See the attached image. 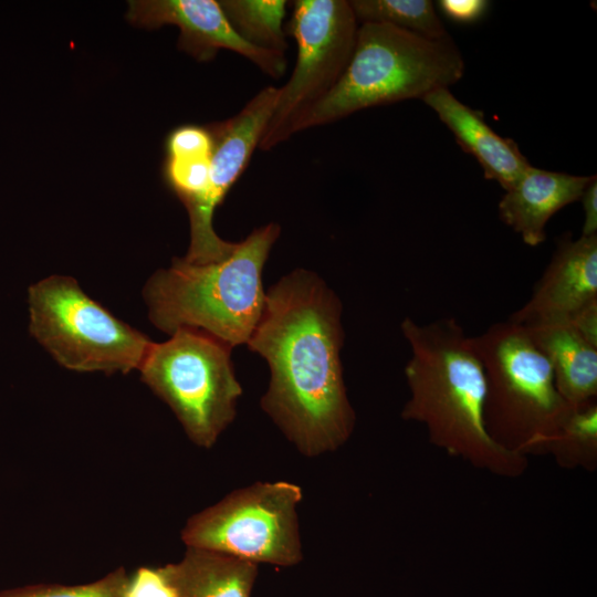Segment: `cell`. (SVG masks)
<instances>
[{
    "label": "cell",
    "instance_id": "1",
    "mask_svg": "<svg viewBox=\"0 0 597 597\" xmlns=\"http://www.w3.org/2000/svg\"><path fill=\"white\" fill-rule=\"evenodd\" d=\"M343 306L315 273L295 270L265 293L248 347L270 368L263 411L307 458L338 450L356 416L343 375Z\"/></svg>",
    "mask_w": 597,
    "mask_h": 597
},
{
    "label": "cell",
    "instance_id": "2",
    "mask_svg": "<svg viewBox=\"0 0 597 597\" xmlns=\"http://www.w3.org/2000/svg\"><path fill=\"white\" fill-rule=\"evenodd\" d=\"M400 328L411 349L401 418L425 426L430 443L450 457L496 476H522L527 457L501 447L486 430L485 376L473 337L453 317L426 324L406 317Z\"/></svg>",
    "mask_w": 597,
    "mask_h": 597
},
{
    "label": "cell",
    "instance_id": "3",
    "mask_svg": "<svg viewBox=\"0 0 597 597\" xmlns=\"http://www.w3.org/2000/svg\"><path fill=\"white\" fill-rule=\"evenodd\" d=\"M280 231L271 222L237 242L222 261L196 264L175 258L155 272L144 289L153 325L168 334L201 329L232 348L247 344L264 311L262 272Z\"/></svg>",
    "mask_w": 597,
    "mask_h": 597
},
{
    "label": "cell",
    "instance_id": "4",
    "mask_svg": "<svg viewBox=\"0 0 597 597\" xmlns=\"http://www.w3.org/2000/svg\"><path fill=\"white\" fill-rule=\"evenodd\" d=\"M464 73L452 40H432L386 24L365 22L352 57L335 86L298 122L295 134L356 112L449 88Z\"/></svg>",
    "mask_w": 597,
    "mask_h": 597
},
{
    "label": "cell",
    "instance_id": "5",
    "mask_svg": "<svg viewBox=\"0 0 597 597\" xmlns=\"http://www.w3.org/2000/svg\"><path fill=\"white\" fill-rule=\"evenodd\" d=\"M473 343L485 376L489 434L509 451L535 454L575 407L557 391L549 363L524 326L498 322Z\"/></svg>",
    "mask_w": 597,
    "mask_h": 597
},
{
    "label": "cell",
    "instance_id": "6",
    "mask_svg": "<svg viewBox=\"0 0 597 597\" xmlns=\"http://www.w3.org/2000/svg\"><path fill=\"white\" fill-rule=\"evenodd\" d=\"M151 343L138 370L150 390L171 409L189 440L212 448L234 420L242 387L232 347L197 328L180 327Z\"/></svg>",
    "mask_w": 597,
    "mask_h": 597
},
{
    "label": "cell",
    "instance_id": "7",
    "mask_svg": "<svg viewBox=\"0 0 597 597\" xmlns=\"http://www.w3.org/2000/svg\"><path fill=\"white\" fill-rule=\"evenodd\" d=\"M28 293L30 333L61 366L107 375L139 368L153 342L84 293L76 280L52 275Z\"/></svg>",
    "mask_w": 597,
    "mask_h": 597
},
{
    "label": "cell",
    "instance_id": "8",
    "mask_svg": "<svg viewBox=\"0 0 597 597\" xmlns=\"http://www.w3.org/2000/svg\"><path fill=\"white\" fill-rule=\"evenodd\" d=\"M302 500L298 484L255 482L191 515L180 538L189 548L291 567L303 558L297 514Z\"/></svg>",
    "mask_w": 597,
    "mask_h": 597
},
{
    "label": "cell",
    "instance_id": "9",
    "mask_svg": "<svg viewBox=\"0 0 597 597\" xmlns=\"http://www.w3.org/2000/svg\"><path fill=\"white\" fill-rule=\"evenodd\" d=\"M286 34L296 43L289 81L279 87L272 116L259 143L270 150L295 134L303 116L322 101L344 73L359 23L346 0H295Z\"/></svg>",
    "mask_w": 597,
    "mask_h": 597
},
{
    "label": "cell",
    "instance_id": "10",
    "mask_svg": "<svg viewBox=\"0 0 597 597\" xmlns=\"http://www.w3.org/2000/svg\"><path fill=\"white\" fill-rule=\"evenodd\" d=\"M277 96L279 87L266 86L234 116L207 125L212 137L209 181L202 199L188 212L190 244L184 258L186 261L196 264L219 262L234 250L237 243L222 240L213 230V213L259 147Z\"/></svg>",
    "mask_w": 597,
    "mask_h": 597
},
{
    "label": "cell",
    "instance_id": "11",
    "mask_svg": "<svg viewBox=\"0 0 597 597\" xmlns=\"http://www.w3.org/2000/svg\"><path fill=\"white\" fill-rule=\"evenodd\" d=\"M138 27L179 29L178 48L200 62L229 50L248 59L268 76L277 80L286 71L285 54L252 46L231 27L216 0H132L126 14Z\"/></svg>",
    "mask_w": 597,
    "mask_h": 597
},
{
    "label": "cell",
    "instance_id": "12",
    "mask_svg": "<svg viewBox=\"0 0 597 597\" xmlns=\"http://www.w3.org/2000/svg\"><path fill=\"white\" fill-rule=\"evenodd\" d=\"M597 301V235H563L530 300L509 321L528 326L569 321Z\"/></svg>",
    "mask_w": 597,
    "mask_h": 597
},
{
    "label": "cell",
    "instance_id": "13",
    "mask_svg": "<svg viewBox=\"0 0 597 597\" xmlns=\"http://www.w3.org/2000/svg\"><path fill=\"white\" fill-rule=\"evenodd\" d=\"M422 101L454 135L460 147L478 160L484 177L499 182L505 191L531 166L513 139L496 134L481 112L460 102L449 88L436 90Z\"/></svg>",
    "mask_w": 597,
    "mask_h": 597
},
{
    "label": "cell",
    "instance_id": "14",
    "mask_svg": "<svg viewBox=\"0 0 597 597\" xmlns=\"http://www.w3.org/2000/svg\"><path fill=\"white\" fill-rule=\"evenodd\" d=\"M594 176H574L535 168L532 165L505 191L499 202L500 219L525 244L537 247L546 238L549 219L565 206L578 201Z\"/></svg>",
    "mask_w": 597,
    "mask_h": 597
},
{
    "label": "cell",
    "instance_id": "15",
    "mask_svg": "<svg viewBox=\"0 0 597 597\" xmlns=\"http://www.w3.org/2000/svg\"><path fill=\"white\" fill-rule=\"evenodd\" d=\"M524 327L549 363L556 389L564 400L575 408L596 401L597 347L586 342L568 321Z\"/></svg>",
    "mask_w": 597,
    "mask_h": 597
},
{
    "label": "cell",
    "instance_id": "16",
    "mask_svg": "<svg viewBox=\"0 0 597 597\" xmlns=\"http://www.w3.org/2000/svg\"><path fill=\"white\" fill-rule=\"evenodd\" d=\"M160 567L177 597H251L258 576L254 563L189 547Z\"/></svg>",
    "mask_w": 597,
    "mask_h": 597
},
{
    "label": "cell",
    "instance_id": "17",
    "mask_svg": "<svg viewBox=\"0 0 597 597\" xmlns=\"http://www.w3.org/2000/svg\"><path fill=\"white\" fill-rule=\"evenodd\" d=\"M224 15L237 34L261 50L284 53L287 49L283 21L285 0H220Z\"/></svg>",
    "mask_w": 597,
    "mask_h": 597
},
{
    "label": "cell",
    "instance_id": "18",
    "mask_svg": "<svg viewBox=\"0 0 597 597\" xmlns=\"http://www.w3.org/2000/svg\"><path fill=\"white\" fill-rule=\"evenodd\" d=\"M535 454H549L564 469L597 468V402L576 407Z\"/></svg>",
    "mask_w": 597,
    "mask_h": 597
},
{
    "label": "cell",
    "instance_id": "19",
    "mask_svg": "<svg viewBox=\"0 0 597 597\" xmlns=\"http://www.w3.org/2000/svg\"><path fill=\"white\" fill-rule=\"evenodd\" d=\"M358 23H386L418 35L442 40L450 38L430 0H352Z\"/></svg>",
    "mask_w": 597,
    "mask_h": 597
},
{
    "label": "cell",
    "instance_id": "20",
    "mask_svg": "<svg viewBox=\"0 0 597 597\" xmlns=\"http://www.w3.org/2000/svg\"><path fill=\"white\" fill-rule=\"evenodd\" d=\"M209 155L165 157L163 178L166 186L191 211L202 199L209 181Z\"/></svg>",
    "mask_w": 597,
    "mask_h": 597
},
{
    "label": "cell",
    "instance_id": "21",
    "mask_svg": "<svg viewBox=\"0 0 597 597\" xmlns=\"http://www.w3.org/2000/svg\"><path fill=\"white\" fill-rule=\"evenodd\" d=\"M128 574L125 567L121 566L90 583L29 584L0 590V597H124Z\"/></svg>",
    "mask_w": 597,
    "mask_h": 597
},
{
    "label": "cell",
    "instance_id": "22",
    "mask_svg": "<svg viewBox=\"0 0 597 597\" xmlns=\"http://www.w3.org/2000/svg\"><path fill=\"white\" fill-rule=\"evenodd\" d=\"M212 137L206 126L186 124L175 127L165 140V157L209 155Z\"/></svg>",
    "mask_w": 597,
    "mask_h": 597
},
{
    "label": "cell",
    "instance_id": "23",
    "mask_svg": "<svg viewBox=\"0 0 597 597\" xmlns=\"http://www.w3.org/2000/svg\"><path fill=\"white\" fill-rule=\"evenodd\" d=\"M124 597H177L160 566H140L128 574Z\"/></svg>",
    "mask_w": 597,
    "mask_h": 597
},
{
    "label": "cell",
    "instance_id": "24",
    "mask_svg": "<svg viewBox=\"0 0 597 597\" xmlns=\"http://www.w3.org/2000/svg\"><path fill=\"white\" fill-rule=\"evenodd\" d=\"M438 3L447 17L461 23L476 21L489 6L484 0H442Z\"/></svg>",
    "mask_w": 597,
    "mask_h": 597
},
{
    "label": "cell",
    "instance_id": "25",
    "mask_svg": "<svg viewBox=\"0 0 597 597\" xmlns=\"http://www.w3.org/2000/svg\"><path fill=\"white\" fill-rule=\"evenodd\" d=\"M568 322L586 342L597 347V301L580 308Z\"/></svg>",
    "mask_w": 597,
    "mask_h": 597
},
{
    "label": "cell",
    "instance_id": "26",
    "mask_svg": "<svg viewBox=\"0 0 597 597\" xmlns=\"http://www.w3.org/2000/svg\"><path fill=\"white\" fill-rule=\"evenodd\" d=\"M579 200L584 210L583 237L597 235V179L594 175Z\"/></svg>",
    "mask_w": 597,
    "mask_h": 597
}]
</instances>
